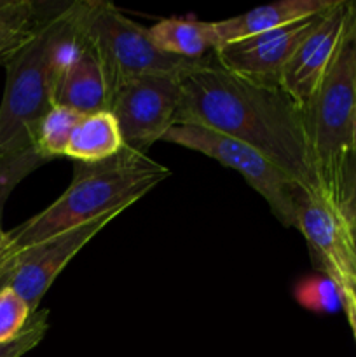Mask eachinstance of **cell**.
I'll list each match as a JSON object with an SVG mask.
<instances>
[{
  "mask_svg": "<svg viewBox=\"0 0 356 357\" xmlns=\"http://www.w3.org/2000/svg\"><path fill=\"white\" fill-rule=\"evenodd\" d=\"M84 115L65 107H52L38 124L35 146L49 159L66 157V149L73 131Z\"/></svg>",
  "mask_w": 356,
  "mask_h": 357,
  "instance_id": "2e32d148",
  "label": "cell"
},
{
  "mask_svg": "<svg viewBox=\"0 0 356 357\" xmlns=\"http://www.w3.org/2000/svg\"><path fill=\"white\" fill-rule=\"evenodd\" d=\"M180 105L181 77L145 75L124 84L108 112L117 119L126 149L145 153L177 124Z\"/></svg>",
  "mask_w": 356,
  "mask_h": 357,
  "instance_id": "52a82bcc",
  "label": "cell"
},
{
  "mask_svg": "<svg viewBox=\"0 0 356 357\" xmlns=\"http://www.w3.org/2000/svg\"><path fill=\"white\" fill-rule=\"evenodd\" d=\"M77 33L100 65L108 101L131 80L145 75L184 77L206 59L166 54L154 44L149 28L105 0H77Z\"/></svg>",
  "mask_w": 356,
  "mask_h": 357,
  "instance_id": "5b68a950",
  "label": "cell"
},
{
  "mask_svg": "<svg viewBox=\"0 0 356 357\" xmlns=\"http://www.w3.org/2000/svg\"><path fill=\"white\" fill-rule=\"evenodd\" d=\"M7 244H9V237H7V232H3V230L0 229V257H2L3 251L7 250Z\"/></svg>",
  "mask_w": 356,
  "mask_h": 357,
  "instance_id": "484cf974",
  "label": "cell"
},
{
  "mask_svg": "<svg viewBox=\"0 0 356 357\" xmlns=\"http://www.w3.org/2000/svg\"><path fill=\"white\" fill-rule=\"evenodd\" d=\"M128 208H117L100 218L84 225L58 234L23 253L16 255L20 260L10 288L28 303L31 312H37L42 298L63 268L80 253L89 241H93L108 223Z\"/></svg>",
  "mask_w": 356,
  "mask_h": 357,
  "instance_id": "9c48e42d",
  "label": "cell"
},
{
  "mask_svg": "<svg viewBox=\"0 0 356 357\" xmlns=\"http://www.w3.org/2000/svg\"><path fill=\"white\" fill-rule=\"evenodd\" d=\"M51 162L49 157H45L37 146H30L21 152L7 153L0 155V222H2V213L6 201L9 199L10 192L28 176L38 169L44 164Z\"/></svg>",
  "mask_w": 356,
  "mask_h": 357,
  "instance_id": "ac0fdd59",
  "label": "cell"
},
{
  "mask_svg": "<svg viewBox=\"0 0 356 357\" xmlns=\"http://www.w3.org/2000/svg\"><path fill=\"white\" fill-rule=\"evenodd\" d=\"M49 330V310H37L28 319L23 333L14 340L0 344V357H21L37 347Z\"/></svg>",
  "mask_w": 356,
  "mask_h": 357,
  "instance_id": "44dd1931",
  "label": "cell"
},
{
  "mask_svg": "<svg viewBox=\"0 0 356 357\" xmlns=\"http://www.w3.org/2000/svg\"><path fill=\"white\" fill-rule=\"evenodd\" d=\"M154 44L163 52L184 59H205L218 47L213 21L168 17L149 28Z\"/></svg>",
  "mask_w": 356,
  "mask_h": 357,
  "instance_id": "5bb4252c",
  "label": "cell"
},
{
  "mask_svg": "<svg viewBox=\"0 0 356 357\" xmlns=\"http://www.w3.org/2000/svg\"><path fill=\"white\" fill-rule=\"evenodd\" d=\"M77 47V2H72L38 21L34 35L0 61L7 70L0 105V155L35 145L38 124L54 107L56 82Z\"/></svg>",
  "mask_w": 356,
  "mask_h": 357,
  "instance_id": "3957f363",
  "label": "cell"
},
{
  "mask_svg": "<svg viewBox=\"0 0 356 357\" xmlns=\"http://www.w3.org/2000/svg\"><path fill=\"white\" fill-rule=\"evenodd\" d=\"M163 139L202 153L222 166L237 171L246 183L265 199L281 225L297 229L299 204L309 192L304 190L290 174L257 149L194 124H175Z\"/></svg>",
  "mask_w": 356,
  "mask_h": 357,
  "instance_id": "8992f818",
  "label": "cell"
},
{
  "mask_svg": "<svg viewBox=\"0 0 356 357\" xmlns=\"http://www.w3.org/2000/svg\"><path fill=\"white\" fill-rule=\"evenodd\" d=\"M52 103L54 107L70 108L82 115L108 112L110 108L108 89L100 65L93 52L80 42L56 82Z\"/></svg>",
  "mask_w": 356,
  "mask_h": 357,
  "instance_id": "7c38bea8",
  "label": "cell"
},
{
  "mask_svg": "<svg viewBox=\"0 0 356 357\" xmlns=\"http://www.w3.org/2000/svg\"><path fill=\"white\" fill-rule=\"evenodd\" d=\"M124 149L117 119L112 112L84 115L73 131L66 157L80 164H96L117 155Z\"/></svg>",
  "mask_w": 356,
  "mask_h": 357,
  "instance_id": "9a60e30c",
  "label": "cell"
},
{
  "mask_svg": "<svg viewBox=\"0 0 356 357\" xmlns=\"http://www.w3.org/2000/svg\"><path fill=\"white\" fill-rule=\"evenodd\" d=\"M177 124H194L253 146L309 194L318 192L304 108L281 86L251 82L206 58L181 77Z\"/></svg>",
  "mask_w": 356,
  "mask_h": 357,
  "instance_id": "6da1fadb",
  "label": "cell"
},
{
  "mask_svg": "<svg viewBox=\"0 0 356 357\" xmlns=\"http://www.w3.org/2000/svg\"><path fill=\"white\" fill-rule=\"evenodd\" d=\"M38 21L37 6L30 0H13L0 10V61L34 35Z\"/></svg>",
  "mask_w": 356,
  "mask_h": 357,
  "instance_id": "e0dca14e",
  "label": "cell"
},
{
  "mask_svg": "<svg viewBox=\"0 0 356 357\" xmlns=\"http://www.w3.org/2000/svg\"><path fill=\"white\" fill-rule=\"evenodd\" d=\"M297 229L306 237L323 275L337 286L356 279V255L348 222L320 194L302 197L297 213Z\"/></svg>",
  "mask_w": 356,
  "mask_h": 357,
  "instance_id": "8fae6325",
  "label": "cell"
},
{
  "mask_svg": "<svg viewBox=\"0 0 356 357\" xmlns=\"http://www.w3.org/2000/svg\"><path fill=\"white\" fill-rule=\"evenodd\" d=\"M10 3H13V0H0V10L6 9V7L10 6Z\"/></svg>",
  "mask_w": 356,
  "mask_h": 357,
  "instance_id": "83f0119b",
  "label": "cell"
},
{
  "mask_svg": "<svg viewBox=\"0 0 356 357\" xmlns=\"http://www.w3.org/2000/svg\"><path fill=\"white\" fill-rule=\"evenodd\" d=\"M337 0H281L269 6L255 7L248 13L237 14L229 20L213 21L218 47L229 42L243 40L253 35L265 33L300 20L318 16L330 9ZM216 47V49H218Z\"/></svg>",
  "mask_w": 356,
  "mask_h": 357,
  "instance_id": "4fadbf2b",
  "label": "cell"
},
{
  "mask_svg": "<svg viewBox=\"0 0 356 357\" xmlns=\"http://www.w3.org/2000/svg\"><path fill=\"white\" fill-rule=\"evenodd\" d=\"M339 288H341V293H342V310H344L346 316H348L349 326H351V331L353 335H355V340H356V305L355 302H353L351 295L348 293V289H346L344 286H339Z\"/></svg>",
  "mask_w": 356,
  "mask_h": 357,
  "instance_id": "cb8c5ba5",
  "label": "cell"
},
{
  "mask_svg": "<svg viewBox=\"0 0 356 357\" xmlns=\"http://www.w3.org/2000/svg\"><path fill=\"white\" fill-rule=\"evenodd\" d=\"M353 9V2L337 0L325 10L283 70L279 84L302 108L334 63L348 31Z\"/></svg>",
  "mask_w": 356,
  "mask_h": 357,
  "instance_id": "30bf717a",
  "label": "cell"
},
{
  "mask_svg": "<svg viewBox=\"0 0 356 357\" xmlns=\"http://www.w3.org/2000/svg\"><path fill=\"white\" fill-rule=\"evenodd\" d=\"M339 213L344 216V220L349 225L356 227V159L353 160L348 176H346Z\"/></svg>",
  "mask_w": 356,
  "mask_h": 357,
  "instance_id": "7402d4cb",
  "label": "cell"
},
{
  "mask_svg": "<svg viewBox=\"0 0 356 357\" xmlns=\"http://www.w3.org/2000/svg\"><path fill=\"white\" fill-rule=\"evenodd\" d=\"M321 14L220 45L213 52V59L220 68L241 79L265 86H281L279 80L283 70L295 54L300 42L313 30Z\"/></svg>",
  "mask_w": 356,
  "mask_h": 357,
  "instance_id": "ba28073f",
  "label": "cell"
},
{
  "mask_svg": "<svg viewBox=\"0 0 356 357\" xmlns=\"http://www.w3.org/2000/svg\"><path fill=\"white\" fill-rule=\"evenodd\" d=\"M168 176L171 171L166 166L126 146L101 162H77L70 187L44 211L7 232L9 244L0 260L16 257L117 208H131Z\"/></svg>",
  "mask_w": 356,
  "mask_h": 357,
  "instance_id": "7a4b0ae2",
  "label": "cell"
},
{
  "mask_svg": "<svg viewBox=\"0 0 356 357\" xmlns=\"http://www.w3.org/2000/svg\"><path fill=\"white\" fill-rule=\"evenodd\" d=\"M295 298L304 309L320 314H334L342 309V293L337 282L327 275H316L300 281Z\"/></svg>",
  "mask_w": 356,
  "mask_h": 357,
  "instance_id": "d6986e66",
  "label": "cell"
},
{
  "mask_svg": "<svg viewBox=\"0 0 356 357\" xmlns=\"http://www.w3.org/2000/svg\"><path fill=\"white\" fill-rule=\"evenodd\" d=\"M17 267H20V260H17V257L7 258V260H0V291L9 288Z\"/></svg>",
  "mask_w": 356,
  "mask_h": 357,
  "instance_id": "603a6c76",
  "label": "cell"
},
{
  "mask_svg": "<svg viewBox=\"0 0 356 357\" xmlns=\"http://www.w3.org/2000/svg\"><path fill=\"white\" fill-rule=\"evenodd\" d=\"M31 314L28 303L10 286L0 291V344L20 337Z\"/></svg>",
  "mask_w": 356,
  "mask_h": 357,
  "instance_id": "ffe728a7",
  "label": "cell"
},
{
  "mask_svg": "<svg viewBox=\"0 0 356 357\" xmlns=\"http://www.w3.org/2000/svg\"><path fill=\"white\" fill-rule=\"evenodd\" d=\"M304 119L318 192L339 211L356 159V3L334 63L304 105Z\"/></svg>",
  "mask_w": 356,
  "mask_h": 357,
  "instance_id": "277c9868",
  "label": "cell"
},
{
  "mask_svg": "<svg viewBox=\"0 0 356 357\" xmlns=\"http://www.w3.org/2000/svg\"><path fill=\"white\" fill-rule=\"evenodd\" d=\"M341 286H344V288L348 289V293L351 295L353 302H355V305H356V279H349V281L342 282Z\"/></svg>",
  "mask_w": 356,
  "mask_h": 357,
  "instance_id": "d4e9b609",
  "label": "cell"
},
{
  "mask_svg": "<svg viewBox=\"0 0 356 357\" xmlns=\"http://www.w3.org/2000/svg\"><path fill=\"white\" fill-rule=\"evenodd\" d=\"M349 225V223H348ZM349 236H351V243H353V250H355V255H356V227L349 225Z\"/></svg>",
  "mask_w": 356,
  "mask_h": 357,
  "instance_id": "4316f807",
  "label": "cell"
}]
</instances>
